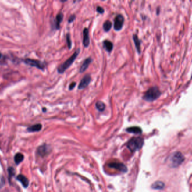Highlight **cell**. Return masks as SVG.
I'll list each match as a JSON object with an SVG mask.
<instances>
[{"instance_id":"6da1fadb","label":"cell","mask_w":192,"mask_h":192,"mask_svg":"<svg viewBox=\"0 0 192 192\" xmlns=\"http://www.w3.org/2000/svg\"><path fill=\"white\" fill-rule=\"evenodd\" d=\"M161 95V92L157 86H153L148 89L144 94L143 99L148 102H152L158 99Z\"/></svg>"},{"instance_id":"7a4b0ae2","label":"cell","mask_w":192,"mask_h":192,"mask_svg":"<svg viewBox=\"0 0 192 192\" xmlns=\"http://www.w3.org/2000/svg\"><path fill=\"white\" fill-rule=\"evenodd\" d=\"M80 52V49L78 48L77 50H76V51L74 52L73 54L70 56L69 58L67 59L66 62H64V63L61 64L58 69V72L59 73H63L67 69H68L70 66L73 63L76 59L77 58L78 54Z\"/></svg>"},{"instance_id":"3957f363","label":"cell","mask_w":192,"mask_h":192,"mask_svg":"<svg viewBox=\"0 0 192 192\" xmlns=\"http://www.w3.org/2000/svg\"><path fill=\"white\" fill-rule=\"evenodd\" d=\"M144 144V139L141 137H133L131 138L127 143V148L130 151H137L139 150Z\"/></svg>"},{"instance_id":"277c9868","label":"cell","mask_w":192,"mask_h":192,"mask_svg":"<svg viewBox=\"0 0 192 192\" xmlns=\"http://www.w3.org/2000/svg\"><path fill=\"white\" fill-rule=\"evenodd\" d=\"M184 160V157L180 152H175L170 159L171 165L173 167L180 166Z\"/></svg>"},{"instance_id":"5b68a950","label":"cell","mask_w":192,"mask_h":192,"mask_svg":"<svg viewBox=\"0 0 192 192\" xmlns=\"http://www.w3.org/2000/svg\"><path fill=\"white\" fill-rule=\"evenodd\" d=\"M24 62L30 66H32V67H36L41 70H44L45 68V65H44V63L42 62L41 61L37 60L26 59L24 60Z\"/></svg>"},{"instance_id":"8992f818","label":"cell","mask_w":192,"mask_h":192,"mask_svg":"<svg viewBox=\"0 0 192 192\" xmlns=\"http://www.w3.org/2000/svg\"><path fill=\"white\" fill-rule=\"evenodd\" d=\"M125 19L121 14H118L115 17L114 19V29L116 31H119L122 30L124 24Z\"/></svg>"},{"instance_id":"52a82bcc","label":"cell","mask_w":192,"mask_h":192,"mask_svg":"<svg viewBox=\"0 0 192 192\" xmlns=\"http://www.w3.org/2000/svg\"><path fill=\"white\" fill-rule=\"evenodd\" d=\"M108 166L111 168H113V169L118 170L122 172H126L127 171V167L124 164H123L122 163L119 162H116V161L112 162L110 163H109Z\"/></svg>"},{"instance_id":"ba28073f","label":"cell","mask_w":192,"mask_h":192,"mask_svg":"<svg viewBox=\"0 0 192 192\" xmlns=\"http://www.w3.org/2000/svg\"><path fill=\"white\" fill-rule=\"evenodd\" d=\"M91 81V77L90 74H86L82 79L80 84L78 85V89L79 90H83L86 88Z\"/></svg>"},{"instance_id":"9c48e42d","label":"cell","mask_w":192,"mask_h":192,"mask_svg":"<svg viewBox=\"0 0 192 192\" xmlns=\"http://www.w3.org/2000/svg\"><path fill=\"white\" fill-rule=\"evenodd\" d=\"M49 153V149L48 146L46 144H44L38 147L37 149V155L41 157H44Z\"/></svg>"},{"instance_id":"30bf717a","label":"cell","mask_w":192,"mask_h":192,"mask_svg":"<svg viewBox=\"0 0 192 192\" xmlns=\"http://www.w3.org/2000/svg\"><path fill=\"white\" fill-rule=\"evenodd\" d=\"M83 45L85 48H88L90 43V36H89V30L85 28L83 30Z\"/></svg>"},{"instance_id":"8fae6325","label":"cell","mask_w":192,"mask_h":192,"mask_svg":"<svg viewBox=\"0 0 192 192\" xmlns=\"http://www.w3.org/2000/svg\"><path fill=\"white\" fill-rule=\"evenodd\" d=\"M92 62V59L90 57L87 58L85 59V60L84 61L83 63H82L80 69V73H83V72H85V70H87L88 67L90 66V64Z\"/></svg>"},{"instance_id":"7c38bea8","label":"cell","mask_w":192,"mask_h":192,"mask_svg":"<svg viewBox=\"0 0 192 192\" xmlns=\"http://www.w3.org/2000/svg\"><path fill=\"white\" fill-rule=\"evenodd\" d=\"M16 179L22 183V184L24 188H27L28 187L30 181H29V180L28 179V178H27L24 175L20 174L17 176Z\"/></svg>"},{"instance_id":"4fadbf2b","label":"cell","mask_w":192,"mask_h":192,"mask_svg":"<svg viewBox=\"0 0 192 192\" xmlns=\"http://www.w3.org/2000/svg\"><path fill=\"white\" fill-rule=\"evenodd\" d=\"M126 131L129 133H135V134H141L142 133V130L140 127L138 126H133L128 127L126 129Z\"/></svg>"},{"instance_id":"5bb4252c","label":"cell","mask_w":192,"mask_h":192,"mask_svg":"<svg viewBox=\"0 0 192 192\" xmlns=\"http://www.w3.org/2000/svg\"><path fill=\"white\" fill-rule=\"evenodd\" d=\"M133 40L135 48H137V52L139 54H140L141 53V41L137 34H133Z\"/></svg>"},{"instance_id":"9a60e30c","label":"cell","mask_w":192,"mask_h":192,"mask_svg":"<svg viewBox=\"0 0 192 192\" xmlns=\"http://www.w3.org/2000/svg\"><path fill=\"white\" fill-rule=\"evenodd\" d=\"M103 48L107 52H111L113 49V44L111 41L105 40L103 42Z\"/></svg>"},{"instance_id":"2e32d148","label":"cell","mask_w":192,"mask_h":192,"mask_svg":"<svg viewBox=\"0 0 192 192\" xmlns=\"http://www.w3.org/2000/svg\"><path fill=\"white\" fill-rule=\"evenodd\" d=\"M41 129H42V125L40 123H37L28 127L27 131L30 133H34V132L40 131Z\"/></svg>"},{"instance_id":"e0dca14e","label":"cell","mask_w":192,"mask_h":192,"mask_svg":"<svg viewBox=\"0 0 192 192\" xmlns=\"http://www.w3.org/2000/svg\"><path fill=\"white\" fill-rule=\"evenodd\" d=\"M63 14L62 12L59 13V14L56 16L55 25V28L57 30H59V28H60V23L63 20Z\"/></svg>"},{"instance_id":"ac0fdd59","label":"cell","mask_w":192,"mask_h":192,"mask_svg":"<svg viewBox=\"0 0 192 192\" xmlns=\"http://www.w3.org/2000/svg\"><path fill=\"white\" fill-rule=\"evenodd\" d=\"M164 187H165V184L162 181H156L151 185L152 188L157 189V190L162 189L164 188Z\"/></svg>"},{"instance_id":"d6986e66","label":"cell","mask_w":192,"mask_h":192,"mask_svg":"<svg viewBox=\"0 0 192 192\" xmlns=\"http://www.w3.org/2000/svg\"><path fill=\"white\" fill-rule=\"evenodd\" d=\"M24 155L22 154L21 153H16L14 157V161H15V162L16 165H19V163L22 162L24 159Z\"/></svg>"},{"instance_id":"ffe728a7","label":"cell","mask_w":192,"mask_h":192,"mask_svg":"<svg viewBox=\"0 0 192 192\" xmlns=\"http://www.w3.org/2000/svg\"><path fill=\"white\" fill-rule=\"evenodd\" d=\"M96 109L100 112H103L105 109V104L101 101H98L95 104Z\"/></svg>"},{"instance_id":"44dd1931","label":"cell","mask_w":192,"mask_h":192,"mask_svg":"<svg viewBox=\"0 0 192 192\" xmlns=\"http://www.w3.org/2000/svg\"><path fill=\"white\" fill-rule=\"evenodd\" d=\"M112 23L109 20H106L103 24V30L105 32H108L111 30Z\"/></svg>"},{"instance_id":"7402d4cb","label":"cell","mask_w":192,"mask_h":192,"mask_svg":"<svg viewBox=\"0 0 192 192\" xmlns=\"http://www.w3.org/2000/svg\"><path fill=\"white\" fill-rule=\"evenodd\" d=\"M8 172H9V181H11V178L15 175V170L12 167H10L8 168Z\"/></svg>"},{"instance_id":"603a6c76","label":"cell","mask_w":192,"mask_h":192,"mask_svg":"<svg viewBox=\"0 0 192 192\" xmlns=\"http://www.w3.org/2000/svg\"><path fill=\"white\" fill-rule=\"evenodd\" d=\"M67 42L68 48L69 49H70L72 48V41H71V39H70L69 34H67Z\"/></svg>"},{"instance_id":"cb8c5ba5","label":"cell","mask_w":192,"mask_h":192,"mask_svg":"<svg viewBox=\"0 0 192 192\" xmlns=\"http://www.w3.org/2000/svg\"><path fill=\"white\" fill-rule=\"evenodd\" d=\"M96 11L98 13L102 14L104 12V9L102 7H101V6H98L96 8Z\"/></svg>"},{"instance_id":"d4e9b609","label":"cell","mask_w":192,"mask_h":192,"mask_svg":"<svg viewBox=\"0 0 192 192\" xmlns=\"http://www.w3.org/2000/svg\"><path fill=\"white\" fill-rule=\"evenodd\" d=\"M76 82H72V83L70 84V85H69V90H73V89H74V87H76Z\"/></svg>"},{"instance_id":"484cf974","label":"cell","mask_w":192,"mask_h":192,"mask_svg":"<svg viewBox=\"0 0 192 192\" xmlns=\"http://www.w3.org/2000/svg\"><path fill=\"white\" fill-rule=\"evenodd\" d=\"M75 19H76V15H71L70 17H69V20H68V22L69 23H71L73 22L74 21V20H75Z\"/></svg>"},{"instance_id":"4316f807","label":"cell","mask_w":192,"mask_h":192,"mask_svg":"<svg viewBox=\"0 0 192 192\" xmlns=\"http://www.w3.org/2000/svg\"><path fill=\"white\" fill-rule=\"evenodd\" d=\"M159 10L158 9V10H157V14H158V15L159 14Z\"/></svg>"},{"instance_id":"83f0119b","label":"cell","mask_w":192,"mask_h":192,"mask_svg":"<svg viewBox=\"0 0 192 192\" xmlns=\"http://www.w3.org/2000/svg\"><path fill=\"white\" fill-rule=\"evenodd\" d=\"M1 53H0V58H1Z\"/></svg>"}]
</instances>
